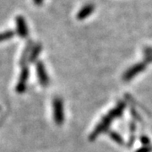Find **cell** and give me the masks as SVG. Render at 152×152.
<instances>
[{
  "label": "cell",
  "instance_id": "obj_1",
  "mask_svg": "<svg viewBox=\"0 0 152 152\" xmlns=\"http://www.w3.org/2000/svg\"><path fill=\"white\" fill-rule=\"evenodd\" d=\"M53 119L57 125H62L64 121V112L63 101L58 97H56L53 101Z\"/></svg>",
  "mask_w": 152,
  "mask_h": 152
},
{
  "label": "cell",
  "instance_id": "obj_2",
  "mask_svg": "<svg viewBox=\"0 0 152 152\" xmlns=\"http://www.w3.org/2000/svg\"><path fill=\"white\" fill-rule=\"evenodd\" d=\"M113 118L109 114H107L105 117H103V118L100 122V124L96 126V128L91 133V134L90 136V140H96L98 137V135H100V134H102V133L107 130L109 126H110V124L113 122Z\"/></svg>",
  "mask_w": 152,
  "mask_h": 152
},
{
  "label": "cell",
  "instance_id": "obj_3",
  "mask_svg": "<svg viewBox=\"0 0 152 152\" xmlns=\"http://www.w3.org/2000/svg\"><path fill=\"white\" fill-rule=\"evenodd\" d=\"M29 77H30L29 67L28 66L22 67L21 72H20V78H19V80H18L16 86H15V91H16L17 93L21 94V93L26 91Z\"/></svg>",
  "mask_w": 152,
  "mask_h": 152
},
{
  "label": "cell",
  "instance_id": "obj_4",
  "mask_svg": "<svg viewBox=\"0 0 152 152\" xmlns=\"http://www.w3.org/2000/svg\"><path fill=\"white\" fill-rule=\"evenodd\" d=\"M36 68H37V75L40 85L43 87L48 86L50 84V79L43 63L42 61H37Z\"/></svg>",
  "mask_w": 152,
  "mask_h": 152
},
{
  "label": "cell",
  "instance_id": "obj_5",
  "mask_svg": "<svg viewBox=\"0 0 152 152\" xmlns=\"http://www.w3.org/2000/svg\"><path fill=\"white\" fill-rule=\"evenodd\" d=\"M145 68H146V63L145 62L136 64L125 72L124 75L123 76V80L124 81H129L133 78H134L138 74H140V72L145 70Z\"/></svg>",
  "mask_w": 152,
  "mask_h": 152
},
{
  "label": "cell",
  "instance_id": "obj_6",
  "mask_svg": "<svg viewBox=\"0 0 152 152\" xmlns=\"http://www.w3.org/2000/svg\"><path fill=\"white\" fill-rule=\"evenodd\" d=\"M15 23L17 35L21 38H27L29 36V30L25 18L21 15H18L15 19Z\"/></svg>",
  "mask_w": 152,
  "mask_h": 152
},
{
  "label": "cell",
  "instance_id": "obj_7",
  "mask_svg": "<svg viewBox=\"0 0 152 152\" xmlns=\"http://www.w3.org/2000/svg\"><path fill=\"white\" fill-rule=\"evenodd\" d=\"M34 45H35V42H33L32 40H29L26 42V47H25V48L23 50L21 57L20 58V65L21 66V67L27 66L29 57H30V54L31 53V50H32Z\"/></svg>",
  "mask_w": 152,
  "mask_h": 152
},
{
  "label": "cell",
  "instance_id": "obj_8",
  "mask_svg": "<svg viewBox=\"0 0 152 152\" xmlns=\"http://www.w3.org/2000/svg\"><path fill=\"white\" fill-rule=\"evenodd\" d=\"M96 7L93 4H86L82 7L81 9L79 10L77 14V19L79 20H83L85 19H86L87 17L91 15L94 10H95Z\"/></svg>",
  "mask_w": 152,
  "mask_h": 152
},
{
  "label": "cell",
  "instance_id": "obj_9",
  "mask_svg": "<svg viewBox=\"0 0 152 152\" xmlns=\"http://www.w3.org/2000/svg\"><path fill=\"white\" fill-rule=\"evenodd\" d=\"M125 108H126V103L124 102H119L117 104L116 107L112 109L108 113V114L113 119H116V118H118L122 116V114L124 113Z\"/></svg>",
  "mask_w": 152,
  "mask_h": 152
},
{
  "label": "cell",
  "instance_id": "obj_10",
  "mask_svg": "<svg viewBox=\"0 0 152 152\" xmlns=\"http://www.w3.org/2000/svg\"><path fill=\"white\" fill-rule=\"evenodd\" d=\"M42 50V45L41 43H35L34 47H33L32 50H31V53L30 54V57H29V61L28 63L30 64H34L37 61L38 57H39V54L41 53Z\"/></svg>",
  "mask_w": 152,
  "mask_h": 152
},
{
  "label": "cell",
  "instance_id": "obj_11",
  "mask_svg": "<svg viewBox=\"0 0 152 152\" xmlns=\"http://www.w3.org/2000/svg\"><path fill=\"white\" fill-rule=\"evenodd\" d=\"M15 33L16 32H15L12 30H7L3 32H0V42H5V41H8L11 38H13L15 36Z\"/></svg>",
  "mask_w": 152,
  "mask_h": 152
},
{
  "label": "cell",
  "instance_id": "obj_12",
  "mask_svg": "<svg viewBox=\"0 0 152 152\" xmlns=\"http://www.w3.org/2000/svg\"><path fill=\"white\" fill-rule=\"evenodd\" d=\"M108 134L109 136H110V138H111L112 140H113L114 141L116 142L117 144H118V145H124V138L120 135L119 134H118V133H117V132H115V131L110 130L109 131Z\"/></svg>",
  "mask_w": 152,
  "mask_h": 152
},
{
  "label": "cell",
  "instance_id": "obj_13",
  "mask_svg": "<svg viewBox=\"0 0 152 152\" xmlns=\"http://www.w3.org/2000/svg\"><path fill=\"white\" fill-rule=\"evenodd\" d=\"M140 142H141L142 144L144 145V146H145V145H150L151 140H150V138H149L148 136L145 135V134L140 135Z\"/></svg>",
  "mask_w": 152,
  "mask_h": 152
},
{
  "label": "cell",
  "instance_id": "obj_14",
  "mask_svg": "<svg viewBox=\"0 0 152 152\" xmlns=\"http://www.w3.org/2000/svg\"><path fill=\"white\" fill-rule=\"evenodd\" d=\"M130 112H131V114H132V116H133V118L135 119V122L136 121H140V122H141L142 121V118L141 117H140V115L137 113V111H136L135 109L134 108V107H132L130 109Z\"/></svg>",
  "mask_w": 152,
  "mask_h": 152
},
{
  "label": "cell",
  "instance_id": "obj_15",
  "mask_svg": "<svg viewBox=\"0 0 152 152\" xmlns=\"http://www.w3.org/2000/svg\"><path fill=\"white\" fill-rule=\"evenodd\" d=\"M135 152H152V145H145L140 148Z\"/></svg>",
  "mask_w": 152,
  "mask_h": 152
},
{
  "label": "cell",
  "instance_id": "obj_16",
  "mask_svg": "<svg viewBox=\"0 0 152 152\" xmlns=\"http://www.w3.org/2000/svg\"><path fill=\"white\" fill-rule=\"evenodd\" d=\"M129 130H130V134L131 135H134V133H135L136 131V124L135 122H134V121H132L129 123Z\"/></svg>",
  "mask_w": 152,
  "mask_h": 152
},
{
  "label": "cell",
  "instance_id": "obj_17",
  "mask_svg": "<svg viewBox=\"0 0 152 152\" xmlns=\"http://www.w3.org/2000/svg\"><path fill=\"white\" fill-rule=\"evenodd\" d=\"M145 63H152V53L151 54L145 55Z\"/></svg>",
  "mask_w": 152,
  "mask_h": 152
},
{
  "label": "cell",
  "instance_id": "obj_18",
  "mask_svg": "<svg viewBox=\"0 0 152 152\" xmlns=\"http://www.w3.org/2000/svg\"><path fill=\"white\" fill-rule=\"evenodd\" d=\"M44 0H33V3L37 6H41L43 4Z\"/></svg>",
  "mask_w": 152,
  "mask_h": 152
}]
</instances>
